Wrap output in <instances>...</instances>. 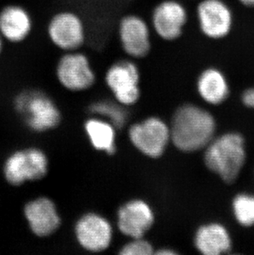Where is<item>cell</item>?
Returning a JSON list of instances; mask_svg holds the SVG:
<instances>
[{"label": "cell", "instance_id": "e0dca14e", "mask_svg": "<svg viewBox=\"0 0 254 255\" xmlns=\"http://www.w3.org/2000/svg\"><path fill=\"white\" fill-rule=\"evenodd\" d=\"M195 246L203 255H220L231 251L232 241L226 227L219 223H210L197 230Z\"/></svg>", "mask_w": 254, "mask_h": 255}, {"label": "cell", "instance_id": "7a4b0ae2", "mask_svg": "<svg viewBox=\"0 0 254 255\" xmlns=\"http://www.w3.org/2000/svg\"><path fill=\"white\" fill-rule=\"evenodd\" d=\"M204 159L210 170L226 183H233L245 165V140L239 133L224 134L209 143Z\"/></svg>", "mask_w": 254, "mask_h": 255}, {"label": "cell", "instance_id": "cb8c5ba5", "mask_svg": "<svg viewBox=\"0 0 254 255\" xmlns=\"http://www.w3.org/2000/svg\"><path fill=\"white\" fill-rule=\"evenodd\" d=\"M5 43L6 42H5L4 40L2 39V36L0 35V58L2 56L3 51H4Z\"/></svg>", "mask_w": 254, "mask_h": 255}, {"label": "cell", "instance_id": "d4e9b609", "mask_svg": "<svg viewBox=\"0 0 254 255\" xmlns=\"http://www.w3.org/2000/svg\"><path fill=\"white\" fill-rule=\"evenodd\" d=\"M158 254H160V255H162V254H167V255H168V254H174V252H173V251H159V252H158Z\"/></svg>", "mask_w": 254, "mask_h": 255}, {"label": "cell", "instance_id": "44dd1931", "mask_svg": "<svg viewBox=\"0 0 254 255\" xmlns=\"http://www.w3.org/2000/svg\"><path fill=\"white\" fill-rule=\"evenodd\" d=\"M153 254V247L148 241L141 238L134 239V241L127 244L120 251L123 255H149Z\"/></svg>", "mask_w": 254, "mask_h": 255}, {"label": "cell", "instance_id": "2e32d148", "mask_svg": "<svg viewBox=\"0 0 254 255\" xmlns=\"http://www.w3.org/2000/svg\"><path fill=\"white\" fill-rule=\"evenodd\" d=\"M198 94L204 101L213 105L226 101L230 94V84L225 73L215 66L202 70L197 78Z\"/></svg>", "mask_w": 254, "mask_h": 255}, {"label": "cell", "instance_id": "3957f363", "mask_svg": "<svg viewBox=\"0 0 254 255\" xmlns=\"http://www.w3.org/2000/svg\"><path fill=\"white\" fill-rule=\"evenodd\" d=\"M14 108L25 125L36 132L56 128L60 123V111L52 99L41 90L29 89L15 97Z\"/></svg>", "mask_w": 254, "mask_h": 255}, {"label": "cell", "instance_id": "484cf974", "mask_svg": "<svg viewBox=\"0 0 254 255\" xmlns=\"http://www.w3.org/2000/svg\"><path fill=\"white\" fill-rule=\"evenodd\" d=\"M128 1H133V0H128Z\"/></svg>", "mask_w": 254, "mask_h": 255}, {"label": "cell", "instance_id": "7402d4cb", "mask_svg": "<svg viewBox=\"0 0 254 255\" xmlns=\"http://www.w3.org/2000/svg\"><path fill=\"white\" fill-rule=\"evenodd\" d=\"M243 104L254 109V86L245 89L242 94Z\"/></svg>", "mask_w": 254, "mask_h": 255}, {"label": "cell", "instance_id": "5bb4252c", "mask_svg": "<svg viewBox=\"0 0 254 255\" xmlns=\"http://www.w3.org/2000/svg\"><path fill=\"white\" fill-rule=\"evenodd\" d=\"M23 214L31 232L38 237L51 236L61 223L55 203L46 197L26 202Z\"/></svg>", "mask_w": 254, "mask_h": 255}, {"label": "cell", "instance_id": "277c9868", "mask_svg": "<svg viewBox=\"0 0 254 255\" xmlns=\"http://www.w3.org/2000/svg\"><path fill=\"white\" fill-rule=\"evenodd\" d=\"M196 19L202 36L213 41L229 38L236 25L235 10L227 0H200Z\"/></svg>", "mask_w": 254, "mask_h": 255}, {"label": "cell", "instance_id": "52a82bcc", "mask_svg": "<svg viewBox=\"0 0 254 255\" xmlns=\"http://www.w3.org/2000/svg\"><path fill=\"white\" fill-rule=\"evenodd\" d=\"M58 81L71 91H83L95 83V74L89 59L81 51H68L58 60L55 67Z\"/></svg>", "mask_w": 254, "mask_h": 255}, {"label": "cell", "instance_id": "9c48e42d", "mask_svg": "<svg viewBox=\"0 0 254 255\" xmlns=\"http://www.w3.org/2000/svg\"><path fill=\"white\" fill-rule=\"evenodd\" d=\"M139 80V68L129 59L113 63L106 72V84L123 105H132L138 101L140 96Z\"/></svg>", "mask_w": 254, "mask_h": 255}, {"label": "cell", "instance_id": "d6986e66", "mask_svg": "<svg viewBox=\"0 0 254 255\" xmlns=\"http://www.w3.org/2000/svg\"><path fill=\"white\" fill-rule=\"evenodd\" d=\"M89 109L92 114H98L108 118L115 128H123L127 123L128 118L127 112L121 105L113 102H96L90 105Z\"/></svg>", "mask_w": 254, "mask_h": 255}, {"label": "cell", "instance_id": "8992f818", "mask_svg": "<svg viewBox=\"0 0 254 255\" xmlns=\"http://www.w3.org/2000/svg\"><path fill=\"white\" fill-rule=\"evenodd\" d=\"M46 35L53 46L64 52L79 51L86 41L83 18L72 10H60L50 17Z\"/></svg>", "mask_w": 254, "mask_h": 255}, {"label": "cell", "instance_id": "30bf717a", "mask_svg": "<svg viewBox=\"0 0 254 255\" xmlns=\"http://www.w3.org/2000/svg\"><path fill=\"white\" fill-rule=\"evenodd\" d=\"M118 31L121 47L129 58L143 59L151 51V28L139 15L123 16Z\"/></svg>", "mask_w": 254, "mask_h": 255}, {"label": "cell", "instance_id": "ba28073f", "mask_svg": "<svg viewBox=\"0 0 254 255\" xmlns=\"http://www.w3.org/2000/svg\"><path fill=\"white\" fill-rule=\"evenodd\" d=\"M188 20V11L182 2L163 0L152 11L151 27L163 41H175L184 33Z\"/></svg>", "mask_w": 254, "mask_h": 255}, {"label": "cell", "instance_id": "6da1fadb", "mask_svg": "<svg viewBox=\"0 0 254 255\" xmlns=\"http://www.w3.org/2000/svg\"><path fill=\"white\" fill-rule=\"evenodd\" d=\"M215 131L213 116L199 107L187 104L178 109L173 116L171 140L182 151H197L208 145Z\"/></svg>", "mask_w": 254, "mask_h": 255}, {"label": "cell", "instance_id": "9a60e30c", "mask_svg": "<svg viewBox=\"0 0 254 255\" xmlns=\"http://www.w3.org/2000/svg\"><path fill=\"white\" fill-rule=\"evenodd\" d=\"M118 228L126 236L142 238L153 223V211L146 202L133 200L121 207L118 215Z\"/></svg>", "mask_w": 254, "mask_h": 255}, {"label": "cell", "instance_id": "4fadbf2b", "mask_svg": "<svg viewBox=\"0 0 254 255\" xmlns=\"http://www.w3.org/2000/svg\"><path fill=\"white\" fill-rule=\"evenodd\" d=\"M75 234L83 248L91 252H101L110 245L113 229L105 218L99 215L89 213L77 222Z\"/></svg>", "mask_w": 254, "mask_h": 255}, {"label": "cell", "instance_id": "603a6c76", "mask_svg": "<svg viewBox=\"0 0 254 255\" xmlns=\"http://www.w3.org/2000/svg\"><path fill=\"white\" fill-rule=\"evenodd\" d=\"M235 2L243 8L254 10V0H235Z\"/></svg>", "mask_w": 254, "mask_h": 255}, {"label": "cell", "instance_id": "ac0fdd59", "mask_svg": "<svg viewBox=\"0 0 254 255\" xmlns=\"http://www.w3.org/2000/svg\"><path fill=\"white\" fill-rule=\"evenodd\" d=\"M85 130L95 149L109 154L115 153V129L113 124L99 119H90L85 123Z\"/></svg>", "mask_w": 254, "mask_h": 255}, {"label": "cell", "instance_id": "8fae6325", "mask_svg": "<svg viewBox=\"0 0 254 255\" xmlns=\"http://www.w3.org/2000/svg\"><path fill=\"white\" fill-rule=\"evenodd\" d=\"M129 136L139 151L146 156L158 158L163 154L171 139L170 129L160 119L150 118L132 126Z\"/></svg>", "mask_w": 254, "mask_h": 255}, {"label": "cell", "instance_id": "5b68a950", "mask_svg": "<svg viewBox=\"0 0 254 255\" xmlns=\"http://www.w3.org/2000/svg\"><path fill=\"white\" fill-rule=\"evenodd\" d=\"M48 159L41 149L29 147L12 152L5 159L2 174L10 185L19 187L27 181L40 180L48 172Z\"/></svg>", "mask_w": 254, "mask_h": 255}, {"label": "cell", "instance_id": "ffe728a7", "mask_svg": "<svg viewBox=\"0 0 254 255\" xmlns=\"http://www.w3.org/2000/svg\"><path fill=\"white\" fill-rule=\"evenodd\" d=\"M233 213L235 219L243 227L254 226V196L240 193L236 196L232 203Z\"/></svg>", "mask_w": 254, "mask_h": 255}, {"label": "cell", "instance_id": "7c38bea8", "mask_svg": "<svg viewBox=\"0 0 254 255\" xmlns=\"http://www.w3.org/2000/svg\"><path fill=\"white\" fill-rule=\"evenodd\" d=\"M33 17L25 6L9 2L0 8V35L6 43L22 45L32 35Z\"/></svg>", "mask_w": 254, "mask_h": 255}]
</instances>
